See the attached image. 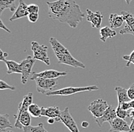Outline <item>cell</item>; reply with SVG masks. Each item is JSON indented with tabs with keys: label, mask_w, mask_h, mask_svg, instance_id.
Here are the masks:
<instances>
[{
	"label": "cell",
	"mask_w": 134,
	"mask_h": 132,
	"mask_svg": "<svg viewBox=\"0 0 134 132\" xmlns=\"http://www.w3.org/2000/svg\"><path fill=\"white\" fill-rule=\"evenodd\" d=\"M17 0H0V13L2 15V12L8 8L11 12H15L16 11V2Z\"/></svg>",
	"instance_id": "20"
},
{
	"label": "cell",
	"mask_w": 134,
	"mask_h": 132,
	"mask_svg": "<svg viewBox=\"0 0 134 132\" xmlns=\"http://www.w3.org/2000/svg\"><path fill=\"white\" fill-rule=\"evenodd\" d=\"M29 15L28 10H27V5L25 2L24 0H19L18 6L17 8L16 11L13 14V15L9 18L10 22L15 21L17 19L27 17Z\"/></svg>",
	"instance_id": "13"
},
{
	"label": "cell",
	"mask_w": 134,
	"mask_h": 132,
	"mask_svg": "<svg viewBox=\"0 0 134 132\" xmlns=\"http://www.w3.org/2000/svg\"><path fill=\"white\" fill-rule=\"evenodd\" d=\"M129 114H128V117H130L132 120L134 119V109H131L128 111Z\"/></svg>",
	"instance_id": "35"
},
{
	"label": "cell",
	"mask_w": 134,
	"mask_h": 132,
	"mask_svg": "<svg viewBox=\"0 0 134 132\" xmlns=\"http://www.w3.org/2000/svg\"><path fill=\"white\" fill-rule=\"evenodd\" d=\"M0 28H2L3 30L6 31L8 32V33H11V31H10L9 29H8V28H7V27L4 25V23H3V22H2V19H0Z\"/></svg>",
	"instance_id": "34"
},
{
	"label": "cell",
	"mask_w": 134,
	"mask_h": 132,
	"mask_svg": "<svg viewBox=\"0 0 134 132\" xmlns=\"http://www.w3.org/2000/svg\"><path fill=\"white\" fill-rule=\"evenodd\" d=\"M130 105L131 109H134V100H131L130 102Z\"/></svg>",
	"instance_id": "39"
},
{
	"label": "cell",
	"mask_w": 134,
	"mask_h": 132,
	"mask_svg": "<svg viewBox=\"0 0 134 132\" xmlns=\"http://www.w3.org/2000/svg\"><path fill=\"white\" fill-rule=\"evenodd\" d=\"M129 132H134V119L132 120L131 124L130 125V131Z\"/></svg>",
	"instance_id": "36"
},
{
	"label": "cell",
	"mask_w": 134,
	"mask_h": 132,
	"mask_svg": "<svg viewBox=\"0 0 134 132\" xmlns=\"http://www.w3.org/2000/svg\"><path fill=\"white\" fill-rule=\"evenodd\" d=\"M132 63H133V64H134V60H133V62H132Z\"/></svg>",
	"instance_id": "42"
},
{
	"label": "cell",
	"mask_w": 134,
	"mask_h": 132,
	"mask_svg": "<svg viewBox=\"0 0 134 132\" xmlns=\"http://www.w3.org/2000/svg\"><path fill=\"white\" fill-rule=\"evenodd\" d=\"M56 57L57 58L58 64H66L69 66H73V67H79V68H85V65L73 57L71 54H55Z\"/></svg>",
	"instance_id": "9"
},
{
	"label": "cell",
	"mask_w": 134,
	"mask_h": 132,
	"mask_svg": "<svg viewBox=\"0 0 134 132\" xmlns=\"http://www.w3.org/2000/svg\"><path fill=\"white\" fill-rule=\"evenodd\" d=\"M127 93L130 100H134V83L127 89Z\"/></svg>",
	"instance_id": "31"
},
{
	"label": "cell",
	"mask_w": 134,
	"mask_h": 132,
	"mask_svg": "<svg viewBox=\"0 0 134 132\" xmlns=\"http://www.w3.org/2000/svg\"><path fill=\"white\" fill-rule=\"evenodd\" d=\"M35 59L34 57L27 56L21 62V83L22 84H26L28 79H30V76L32 71L34 64L35 63Z\"/></svg>",
	"instance_id": "6"
},
{
	"label": "cell",
	"mask_w": 134,
	"mask_h": 132,
	"mask_svg": "<svg viewBox=\"0 0 134 132\" xmlns=\"http://www.w3.org/2000/svg\"><path fill=\"white\" fill-rule=\"evenodd\" d=\"M24 132H48L45 128L43 123H40L37 126H28L23 128Z\"/></svg>",
	"instance_id": "22"
},
{
	"label": "cell",
	"mask_w": 134,
	"mask_h": 132,
	"mask_svg": "<svg viewBox=\"0 0 134 132\" xmlns=\"http://www.w3.org/2000/svg\"><path fill=\"white\" fill-rule=\"evenodd\" d=\"M0 89L1 90H5V89H10V90L15 91L16 89V88L15 86H10L8 83L4 82L3 80H0Z\"/></svg>",
	"instance_id": "27"
},
{
	"label": "cell",
	"mask_w": 134,
	"mask_h": 132,
	"mask_svg": "<svg viewBox=\"0 0 134 132\" xmlns=\"http://www.w3.org/2000/svg\"><path fill=\"white\" fill-rule=\"evenodd\" d=\"M27 10L29 13H38L39 6L35 4H30L29 6H27Z\"/></svg>",
	"instance_id": "28"
},
{
	"label": "cell",
	"mask_w": 134,
	"mask_h": 132,
	"mask_svg": "<svg viewBox=\"0 0 134 132\" xmlns=\"http://www.w3.org/2000/svg\"><path fill=\"white\" fill-rule=\"evenodd\" d=\"M125 1H126V4H127V5H129V4L130 3V2H131L132 0H125Z\"/></svg>",
	"instance_id": "40"
},
{
	"label": "cell",
	"mask_w": 134,
	"mask_h": 132,
	"mask_svg": "<svg viewBox=\"0 0 134 132\" xmlns=\"http://www.w3.org/2000/svg\"><path fill=\"white\" fill-rule=\"evenodd\" d=\"M115 91L117 93V99H118V105L123 102H129L131 100L128 96L127 89H126L120 86H116Z\"/></svg>",
	"instance_id": "19"
},
{
	"label": "cell",
	"mask_w": 134,
	"mask_h": 132,
	"mask_svg": "<svg viewBox=\"0 0 134 132\" xmlns=\"http://www.w3.org/2000/svg\"><path fill=\"white\" fill-rule=\"evenodd\" d=\"M89 126V123L88 122H83L82 123V128H88Z\"/></svg>",
	"instance_id": "37"
},
{
	"label": "cell",
	"mask_w": 134,
	"mask_h": 132,
	"mask_svg": "<svg viewBox=\"0 0 134 132\" xmlns=\"http://www.w3.org/2000/svg\"><path fill=\"white\" fill-rule=\"evenodd\" d=\"M31 50L34 53V58L37 60H41L46 65L50 66V61L47 54L48 47L45 45H41L38 42H31Z\"/></svg>",
	"instance_id": "3"
},
{
	"label": "cell",
	"mask_w": 134,
	"mask_h": 132,
	"mask_svg": "<svg viewBox=\"0 0 134 132\" xmlns=\"http://www.w3.org/2000/svg\"><path fill=\"white\" fill-rule=\"evenodd\" d=\"M116 113H117V117L122 119H125L126 117H128V114H129L128 111L124 110L120 105H118L116 108Z\"/></svg>",
	"instance_id": "26"
},
{
	"label": "cell",
	"mask_w": 134,
	"mask_h": 132,
	"mask_svg": "<svg viewBox=\"0 0 134 132\" xmlns=\"http://www.w3.org/2000/svg\"><path fill=\"white\" fill-rule=\"evenodd\" d=\"M47 122H48V124H53L54 122H56V121H55V119H54V118H48Z\"/></svg>",
	"instance_id": "38"
},
{
	"label": "cell",
	"mask_w": 134,
	"mask_h": 132,
	"mask_svg": "<svg viewBox=\"0 0 134 132\" xmlns=\"http://www.w3.org/2000/svg\"><path fill=\"white\" fill-rule=\"evenodd\" d=\"M109 105H108L107 102L103 100V99H99L97 100L93 101L90 105L88 107V110L94 116V119L98 118L104 115L105 111L108 108Z\"/></svg>",
	"instance_id": "5"
},
{
	"label": "cell",
	"mask_w": 134,
	"mask_h": 132,
	"mask_svg": "<svg viewBox=\"0 0 134 132\" xmlns=\"http://www.w3.org/2000/svg\"><path fill=\"white\" fill-rule=\"evenodd\" d=\"M60 122H62L66 125L67 128L71 132H79L77 124L75 123V120L72 117L69 108H66L63 111H61L60 114Z\"/></svg>",
	"instance_id": "8"
},
{
	"label": "cell",
	"mask_w": 134,
	"mask_h": 132,
	"mask_svg": "<svg viewBox=\"0 0 134 132\" xmlns=\"http://www.w3.org/2000/svg\"><path fill=\"white\" fill-rule=\"evenodd\" d=\"M86 12H87V21L91 23L92 28H100L104 17L100 13V12L97 11L95 12H93L88 8L86 9Z\"/></svg>",
	"instance_id": "12"
},
{
	"label": "cell",
	"mask_w": 134,
	"mask_h": 132,
	"mask_svg": "<svg viewBox=\"0 0 134 132\" xmlns=\"http://www.w3.org/2000/svg\"><path fill=\"white\" fill-rule=\"evenodd\" d=\"M121 15L124 17L126 25H130L134 22V15L130 12L121 11Z\"/></svg>",
	"instance_id": "24"
},
{
	"label": "cell",
	"mask_w": 134,
	"mask_h": 132,
	"mask_svg": "<svg viewBox=\"0 0 134 132\" xmlns=\"http://www.w3.org/2000/svg\"><path fill=\"white\" fill-rule=\"evenodd\" d=\"M66 72H63V71H58V70H44L40 73H36V72H32L31 76H30V80H35L37 78H42V79H57L59 77L61 76H66Z\"/></svg>",
	"instance_id": "7"
},
{
	"label": "cell",
	"mask_w": 134,
	"mask_h": 132,
	"mask_svg": "<svg viewBox=\"0 0 134 132\" xmlns=\"http://www.w3.org/2000/svg\"><path fill=\"white\" fill-rule=\"evenodd\" d=\"M61 111L57 106L44 108L41 107V116L47 117L49 118H54L56 122H60Z\"/></svg>",
	"instance_id": "14"
},
{
	"label": "cell",
	"mask_w": 134,
	"mask_h": 132,
	"mask_svg": "<svg viewBox=\"0 0 134 132\" xmlns=\"http://www.w3.org/2000/svg\"><path fill=\"white\" fill-rule=\"evenodd\" d=\"M36 81V86L37 91L43 94H46L51 91H54V89L58 86V80L57 79H42L37 78L35 80Z\"/></svg>",
	"instance_id": "4"
},
{
	"label": "cell",
	"mask_w": 134,
	"mask_h": 132,
	"mask_svg": "<svg viewBox=\"0 0 134 132\" xmlns=\"http://www.w3.org/2000/svg\"><path fill=\"white\" fill-rule=\"evenodd\" d=\"M117 35L116 31L113 30L110 27L105 26L100 29V39L101 41L105 42L108 38H114Z\"/></svg>",
	"instance_id": "17"
},
{
	"label": "cell",
	"mask_w": 134,
	"mask_h": 132,
	"mask_svg": "<svg viewBox=\"0 0 134 132\" xmlns=\"http://www.w3.org/2000/svg\"><path fill=\"white\" fill-rule=\"evenodd\" d=\"M3 62L7 66V73L8 74H12V73H21V64H18L14 60H5Z\"/></svg>",
	"instance_id": "16"
},
{
	"label": "cell",
	"mask_w": 134,
	"mask_h": 132,
	"mask_svg": "<svg viewBox=\"0 0 134 132\" xmlns=\"http://www.w3.org/2000/svg\"><path fill=\"white\" fill-rule=\"evenodd\" d=\"M124 22L125 21L122 15H119L117 14H110L109 16V22L110 25V27L111 28H120Z\"/></svg>",
	"instance_id": "18"
},
{
	"label": "cell",
	"mask_w": 134,
	"mask_h": 132,
	"mask_svg": "<svg viewBox=\"0 0 134 132\" xmlns=\"http://www.w3.org/2000/svg\"><path fill=\"white\" fill-rule=\"evenodd\" d=\"M117 117L116 108L112 105H109L108 108L105 111L103 115L98 118H95V122L98 124L99 127H101V125L104 122H108L110 124Z\"/></svg>",
	"instance_id": "10"
},
{
	"label": "cell",
	"mask_w": 134,
	"mask_h": 132,
	"mask_svg": "<svg viewBox=\"0 0 134 132\" xmlns=\"http://www.w3.org/2000/svg\"><path fill=\"white\" fill-rule=\"evenodd\" d=\"M50 43L53 50L54 54H70L69 51L55 38H50Z\"/></svg>",
	"instance_id": "15"
},
{
	"label": "cell",
	"mask_w": 134,
	"mask_h": 132,
	"mask_svg": "<svg viewBox=\"0 0 134 132\" xmlns=\"http://www.w3.org/2000/svg\"><path fill=\"white\" fill-rule=\"evenodd\" d=\"M123 59L125 60H127V64H126V66H127V67H129V66H130V64L134 60V50L130 54V55L124 56V57H123Z\"/></svg>",
	"instance_id": "29"
},
{
	"label": "cell",
	"mask_w": 134,
	"mask_h": 132,
	"mask_svg": "<svg viewBox=\"0 0 134 132\" xmlns=\"http://www.w3.org/2000/svg\"><path fill=\"white\" fill-rule=\"evenodd\" d=\"M110 129L109 132H129L130 126L124 119L117 117L110 123Z\"/></svg>",
	"instance_id": "11"
},
{
	"label": "cell",
	"mask_w": 134,
	"mask_h": 132,
	"mask_svg": "<svg viewBox=\"0 0 134 132\" xmlns=\"http://www.w3.org/2000/svg\"><path fill=\"white\" fill-rule=\"evenodd\" d=\"M9 115L8 114L0 115V131L4 132L8 128H12V125L9 122L8 120Z\"/></svg>",
	"instance_id": "21"
},
{
	"label": "cell",
	"mask_w": 134,
	"mask_h": 132,
	"mask_svg": "<svg viewBox=\"0 0 134 132\" xmlns=\"http://www.w3.org/2000/svg\"><path fill=\"white\" fill-rule=\"evenodd\" d=\"M0 54H1V57H0V60L1 61H4L5 60V57H7L8 56V53L3 52L2 50H0Z\"/></svg>",
	"instance_id": "33"
},
{
	"label": "cell",
	"mask_w": 134,
	"mask_h": 132,
	"mask_svg": "<svg viewBox=\"0 0 134 132\" xmlns=\"http://www.w3.org/2000/svg\"><path fill=\"white\" fill-rule=\"evenodd\" d=\"M28 112L31 114V115L33 116L34 118H40L41 116V108H40L37 104L32 103L29 108H28Z\"/></svg>",
	"instance_id": "23"
},
{
	"label": "cell",
	"mask_w": 134,
	"mask_h": 132,
	"mask_svg": "<svg viewBox=\"0 0 134 132\" xmlns=\"http://www.w3.org/2000/svg\"><path fill=\"white\" fill-rule=\"evenodd\" d=\"M27 18L30 22L31 23H35L39 18V14L38 13H29Z\"/></svg>",
	"instance_id": "30"
},
{
	"label": "cell",
	"mask_w": 134,
	"mask_h": 132,
	"mask_svg": "<svg viewBox=\"0 0 134 132\" xmlns=\"http://www.w3.org/2000/svg\"><path fill=\"white\" fill-rule=\"evenodd\" d=\"M99 88L97 86H84V87H66L61 89L51 91L47 92L45 96H71L82 92H92V91L98 90Z\"/></svg>",
	"instance_id": "2"
},
{
	"label": "cell",
	"mask_w": 134,
	"mask_h": 132,
	"mask_svg": "<svg viewBox=\"0 0 134 132\" xmlns=\"http://www.w3.org/2000/svg\"><path fill=\"white\" fill-rule=\"evenodd\" d=\"M6 132H13V131H6Z\"/></svg>",
	"instance_id": "41"
},
{
	"label": "cell",
	"mask_w": 134,
	"mask_h": 132,
	"mask_svg": "<svg viewBox=\"0 0 134 132\" xmlns=\"http://www.w3.org/2000/svg\"><path fill=\"white\" fill-rule=\"evenodd\" d=\"M118 105H120V107L122 108L124 110H125V111H129V110L131 109L130 105V102H123L121 104H119Z\"/></svg>",
	"instance_id": "32"
},
{
	"label": "cell",
	"mask_w": 134,
	"mask_h": 132,
	"mask_svg": "<svg viewBox=\"0 0 134 132\" xmlns=\"http://www.w3.org/2000/svg\"><path fill=\"white\" fill-rule=\"evenodd\" d=\"M49 17L53 20L65 23L72 28H77L85 15L80 6L73 0H57L47 2Z\"/></svg>",
	"instance_id": "1"
},
{
	"label": "cell",
	"mask_w": 134,
	"mask_h": 132,
	"mask_svg": "<svg viewBox=\"0 0 134 132\" xmlns=\"http://www.w3.org/2000/svg\"><path fill=\"white\" fill-rule=\"evenodd\" d=\"M120 34H130L134 35V22L130 25H126L124 28L120 30Z\"/></svg>",
	"instance_id": "25"
}]
</instances>
